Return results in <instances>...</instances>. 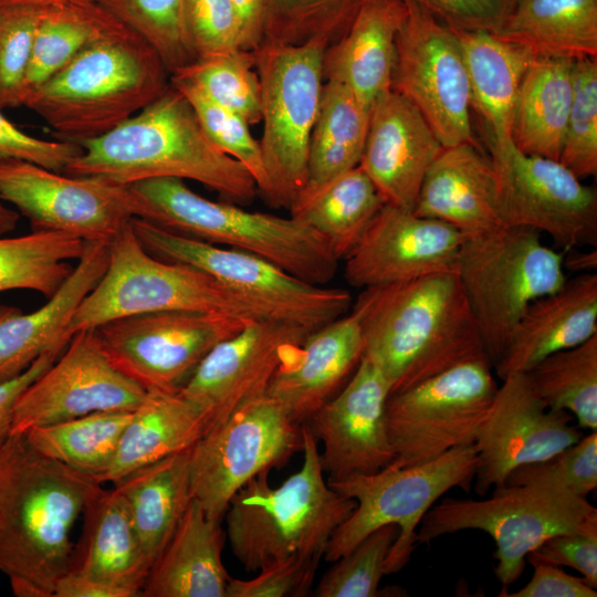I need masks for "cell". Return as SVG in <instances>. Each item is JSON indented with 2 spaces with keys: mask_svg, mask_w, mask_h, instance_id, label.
<instances>
[{
  "mask_svg": "<svg viewBox=\"0 0 597 597\" xmlns=\"http://www.w3.org/2000/svg\"><path fill=\"white\" fill-rule=\"evenodd\" d=\"M102 483L12 434L0 451V572L18 597H53L73 556L71 532Z\"/></svg>",
  "mask_w": 597,
  "mask_h": 597,
  "instance_id": "6da1fadb",
  "label": "cell"
},
{
  "mask_svg": "<svg viewBox=\"0 0 597 597\" xmlns=\"http://www.w3.org/2000/svg\"><path fill=\"white\" fill-rule=\"evenodd\" d=\"M350 312L390 394L486 357L455 271L362 289Z\"/></svg>",
  "mask_w": 597,
  "mask_h": 597,
  "instance_id": "7a4b0ae2",
  "label": "cell"
},
{
  "mask_svg": "<svg viewBox=\"0 0 597 597\" xmlns=\"http://www.w3.org/2000/svg\"><path fill=\"white\" fill-rule=\"evenodd\" d=\"M64 169L122 185L153 178L193 180L230 202L249 205L259 193L249 171L206 135L187 97L168 88L137 114L95 139Z\"/></svg>",
  "mask_w": 597,
  "mask_h": 597,
  "instance_id": "3957f363",
  "label": "cell"
},
{
  "mask_svg": "<svg viewBox=\"0 0 597 597\" xmlns=\"http://www.w3.org/2000/svg\"><path fill=\"white\" fill-rule=\"evenodd\" d=\"M170 74L157 52L125 27L84 49L24 98L63 140L95 139L161 95Z\"/></svg>",
  "mask_w": 597,
  "mask_h": 597,
  "instance_id": "277c9868",
  "label": "cell"
},
{
  "mask_svg": "<svg viewBox=\"0 0 597 597\" xmlns=\"http://www.w3.org/2000/svg\"><path fill=\"white\" fill-rule=\"evenodd\" d=\"M303 464L279 486L270 471L248 481L224 513L226 535L247 572H259L289 558L320 563L327 544L356 507L325 480L318 442L303 425Z\"/></svg>",
  "mask_w": 597,
  "mask_h": 597,
  "instance_id": "5b68a950",
  "label": "cell"
},
{
  "mask_svg": "<svg viewBox=\"0 0 597 597\" xmlns=\"http://www.w3.org/2000/svg\"><path fill=\"white\" fill-rule=\"evenodd\" d=\"M144 205L145 219L172 233L260 255L291 274L325 285L338 260L322 238L301 221L250 211L234 202L207 199L178 178L129 185Z\"/></svg>",
  "mask_w": 597,
  "mask_h": 597,
  "instance_id": "8992f818",
  "label": "cell"
},
{
  "mask_svg": "<svg viewBox=\"0 0 597 597\" xmlns=\"http://www.w3.org/2000/svg\"><path fill=\"white\" fill-rule=\"evenodd\" d=\"M455 273L492 367L526 307L567 280L563 253L547 247L540 232L509 224L465 238Z\"/></svg>",
  "mask_w": 597,
  "mask_h": 597,
  "instance_id": "52a82bcc",
  "label": "cell"
},
{
  "mask_svg": "<svg viewBox=\"0 0 597 597\" xmlns=\"http://www.w3.org/2000/svg\"><path fill=\"white\" fill-rule=\"evenodd\" d=\"M478 468L475 443L453 448L417 465L389 463L371 474H353L328 484L356 507L332 535L325 554L335 562L375 530L395 524L398 535L385 561V575L401 570L417 545L416 535L425 513L449 490L470 491Z\"/></svg>",
  "mask_w": 597,
  "mask_h": 597,
  "instance_id": "ba28073f",
  "label": "cell"
},
{
  "mask_svg": "<svg viewBox=\"0 0 597 597\" xmlns=\"http://www.w3.org/2000/svg\"><path fill=\"white\" fill-rule=\"evenodd\" d=\"M329 42H262L253 50L260 78L259 140L270 206L290 209L305 188L308 146L324 84L323 60Z\"/></svg>",
  "mask_w": 597,
  "mask_h": 597,
  "instance_id": "9c48e42d",
  "label": "cell"
},
{
  "mask_svg": "<svg viewBox=\"0 0 597 597\" xmlns=\"http://www.w3.org/2000/svg\"><path fill=\"white\" fill-rule=\"evenodd\" d=\"M167 311L262 320L250 304L206 272L149 253L130 221L109 243L107 268L75 311L69 333L73 336L116 318Z\"/></svg>",
  "mask_w": 597,
  "mask_h": 597,
  "instance_id": "30bf717a",
  "label": "cell"
},
{
  "mask_svg": "<svg viewBox=\"0 0 597 597\" xmlns=\"http://www.w3.org/2000/svg\"><path fill=\"white\" fill-rule=\"evenodd\" d=\"M597 509L554 483L501 484L482 501L444 499L423 515L417 544L464 530L488 533L496 549L495 577L504 591L522 575L526 556L546 538L580 527Z\"/></svg>",
  "mask_w": 597,
  "mask_h": 597,
  "instance_id": "8fae6325",
  "label": "cell"
},
{
  "mask_svg": "<svg viewBox=\"0 0 597 597\" xmlns=\"http://www.w3.org/2000/svg\"><path fill=\"white\" fill-rule=\"evenodd\" d=\"M132 227L149 253L206 272L262 320L315 331L352 307L348 291L306 282L251 252L179 235L142 218L132 219Z\"/></svg>",
  "mask_w": 597,
  "mask_h": 597,
  "instance_id": "7c38bea8",
  "label": "cell"
},
{
  "mask_svg": "<svg viewBox=\"0 0 597 597\" xmlns=\"http://www.w3.org/2000/svg\"><path fill=\"white\" fill-rule=\"evenodd\" d=\"M486 357L458 364L390 394L386 422L397 467L429 462L475 443L498 391Z\"/></svg>",
  "mask_w": 597,
  "mask_h": 597,
  "instance_id": "4fadbf2b",
  "label": "cell"
},
{
  "mask_svg": "<svg viewBox=\"0 0 597 597\" xmlns=\"http://www.w3.org/2000/svg\"><path fill=\"white\" fill-rule=\"evenodd\" d=\"M303 425L266 392L210 427L190 449L192 499L220 521L252 478L282 468L303 448Z\"/></svg>",
  "mask_w": 597,
  "mask_h": 597,
  "instance_id": "5bb4252c",
  "label": "cell"
},
{
  "mask_svg": "<svg viewBox=\"0 0 597 597\" xmlns=\"http://www.w3.org/2000/svg\"><path fill=\"white\" fill-rule=\"evenodd\" d=\"M0 195L32 231L111 243L144 205L130 186L104 177L70 176L17 159H0Z\"/></svg>",
  "mask_w": 597,
  "mask_h": 597,
  "instance_id": "9a60e30c",
  "label": "cell"
},
{
  "mask_svg": "<svg viewBox=\"0 0 597 597\" xmlns=\"http://www.w3.org/2000/svg\"><path fill=\"white\" fill-rule=\"evenodd\" d=\"M186 311L136 314L96 327L113 365L146 391L177 392L208 353L250 322Z\"/></svg>",
  "mask_w": 597,
  "mask_h": 597,
  "instance_id": "2e32d148",
  "label": "cell"
},
{
  "mask_svg": "<svg viewBox=\"0 0 597 597\" xmlns=\"http://www.w3.org/2000/svg\"><path fill=\"white\" fill-rule=\"evenodd\" d=\"M397 33L391 90L411 102L443 147L476 146L468 73L455 33L428 10L405 0Z\"/></svg>",
  "mask_w": 597,
  "mask_h": 597,
  "instance_id": "e0dca14e",
  "label": "cell"
},
{
  "mask_svg": "<svg viewBox=\"0 0 597 597\" xmlns=\"http://www.w3.org/2000/svg\"><path fill=\"white\" fill-rule=\"evenodd\" d=\"M504 224L547 234L569 250L597 244V195L559 160L515 146L491 150Z\"/></svg>",
  "mask_w": 597,
  "mask_h": 597,
  "instance_id": "ac0fdd59",
  "label": "cell"
},
{
  "mask_svg": "<svg viewBox=\"0 0 597 597\" xmlns=\"http://www.w3.org/2000/svg\"><path fill=\"white\" fill-rule=\"evenodd\" d=\"M146 395L113 365L96 329H82L18 398L12 434L96 411H134Z\"/></svg>",
  "mask_w": 597,
  "mask_h": 597,
  "instance_id": "d6986e66",
  "label": "cell"
},
{
  "mask_svg": "<svg viewBox=\"0 0 597 597\" xmlns=\"http://www.w3.org/2000/svg\"><path fill=\"white\" fill-rule=\"evenodd\" d=\"M475 440L476 493L504 483L516 468L545 461L575 444L583 433L565 410L548 408L526 373L502 379Z\"/></svg>",
  "mask_w": 597,
  "mask_h": 597,
  "instance_id": "ffe728a7",
  "label": "cell"
},
{
  "mask_svg": "<svg viewBox=\"0 0 597 597\" xmlns=\"http://www.w3.org/2000/svg\"><path fill=\"white\" fill-rule=\"evenodd\" d=\"M312 332L268 320L252 321L216 345L180 392L208 413L210 428L265 394L277 369Z\"/></svg>",
  "mask_w": 597,
  "mask_h": 597,
  "instance_id": "44dd1931",
  "label": "cell"
},
{
  "mask_svg": "<svg viewBox=\"0 0 597 597\" xmlns=\"http://www.w3.org/2000/svg\"><path fill=\"white\" fill-rule=\"evenodd\" d=\"M389 395L383 374L363 356L339 391L303 423L323 444L320 460L327 480L371 474L395 460L386 422Z\"/></svg>",
  "mask_w": 597,
  "mask_h": 597,
  "instance_id": "7402d4cb",
  "label": "cell"
},
{
  "mask_svg": "<svg viewBox=\"0 0 597 597\" xmlns=\"http://www.w3.org/2000/svg\"><path fill=\"white\" fill-rule=\"evenodd\" d=\"M464 240L446 222L386 203L344 259V276L365 289L452 272Z\"/></svg>",
  "mask_w": 597,
  "mask_h": 597,
  "instance_id": "603a6c76",
  "label": "cell"
},
{
  "mask_svg": "<svg viewBox=\"0 0 597 597\" xmlns=\"http://www.w3.org/2000/svg\"><path fill=\"white\" fill-rule=\"evenodd\" d=\"M442 148L418 108L390 88L370 107L359 166L387 205L412 211L423 177Z\"/></svg>",
  "mask_w": 597,
  "mask_h": 597,
  "instance_id": "cb8c5ba5",
  "label": "cell"
},
{
  "mask_svg": "<svg viewBox=\"0 0 597 597\" xmlns=\"http://www.w3.org/2000/svg\"><path fill=\"white\" fill-rule=\"evenodd\" d=\"M108 255V243L85 242L72 273L44 305L31 313L0 305V381L21 375L46 352L65 349L73 337L70 322L103 276Z\"/></svg>",
  "mask_w": 597,
  "mask_h": 597,
  "instance_id": "d4e9b609",
  "label": "cell"
},
{
  "mask_svg": "<svg viewBox=\"0 0 597 597\" xmlns=\"http://www.w3.org/2000/svg\"><path fill=\"white\" fill-rule=\"evenodd\" d=\"M363 356L362 329L350 312L310 333L265 392L303 425L347 383Z\"/></svg>",
  "mask_w": 597,
  "mask_h": 597,
  "instance_id": "484cf974",
  "label": "cell"
},
{
  "mask_svg": "<svg viewBox=\"0 0 597 597\" xmlns=\"http://www.w3.org/2000/svg\"><path fill=\"white\" fill-rule=\"evenodd\" d=\"M412 212L446 222L465 238L502 227L491 158L471 144L443 147L423 177Z\"/></svg>",
  "mask_w": 597,
  "mask_h": 597,
  "instance_id": "4316f807",
  "label": "cell"
},
{
  "mask_svg": "<svg viewBox=\"0 0 597 597\" xmlns=\"http://www.w3.org/2000/svg\"><path fill=\"white\" fill-rule=\"evenodd\" d=\"M597 335V273L577 274L534 300L517 321L493 366L500 379L527 373L548 355Z\"/></svg>",
  "mask_w": 597,
  "mask_h": 597,
  "instance_id": "83f0119b",
  "label": "cell"
},
{
  "mask_svg": "<svg viewBox=\"0 0 597 597\" xmlns=\"http://www.w3.org/2000/svg\"><path fill=\"white\" fill-rule=\"evenodd\" d=\"M406 13L405 0H363L346 30L325 50L324 81L342 83L371 107L391 88L396 38Z\"/></svg>",
  "mask_w": 597,
  "mask_h": 597,
  "instance_id": "f1b7e54d",
  "label": "cell"
},
{
  "mask_svg": "<svg viewBox=\"0 0 597 597\" xmlns=\"http://www.w3.org/2000/svg\"><path fill=\"white\" fill-rule=\"evenodd\" d=\"M224 532L191 500L171 538L151 565L142 597H226Z\"/></svg>",
  "mask_w": 597,
  "mask_h": 597,
  "instance_id": "f546056e",
  "label": "cell"
},
{
  "mask_svg": "<svg viewBox=\"0 0 597 597\" xmlns=\"http://www.w3.org/2000/svg\"><path fill=\"white\" fill-rule=\"evenodd\" d=\"M462 51L471 92L491 136V150L514 146L513 112L522 78L536 56L528 49L484 30L450 28Z\"/></svg>",
  "mask_w": 597,
  "mask_h": 597,
  "instance_id": "4dcf8cb0",
  "label": "cell"
},
{
  "mask_svg": "<svg viewBox=\"0 0 597 597\" xmlns=\"http://www.w3.org/2000/svg\"><path fill=\"white\" fill-rule=\"evenodd\" d=\"M82 515L83 532L69 570L129 589L142 597L151 564L122 494L116 488L102 489Z\"/></svg>",
  "mask_w": 597,
  "mask_h": 597,
  "instance_id": "1f68e13d",
  "label": "cell"
},
{
  "mask_svg": "<svg viewBox=\"0 0 597 597\" xmlns=\"http://www.w3.org/2000/svg\"><path fill=\"white\" fill-rule=\"evenodd\" d=\"M209 428L208 413L180 391H147L125 427L100 482L115 483L134 470L191 449Z\"/></svg>",
  "mask_w": 597,
  "mask_h": 597,
  "instance_id": "d6a6232c",
  "label": "cell"
},
{
  "mask_svg": "<svg viewBox=\"0 0 597 597\" xmlns=\"http://www.w3.org/2000/svg\"><path fill=\"white\" fill-rule=\"evenodd\" d=\"M113 484L153 565L192 500L190 449L138 468Z\"/></svg>",
  "mask_w": 597,
  "mask_h": 597,
  "instance_id": "836d02e7",
  "label": "cell"
},
{
  "mask_svg": "<svg viewBox=\"0 0 597 597\" xmlns=\"http://www.w3.org/2000/svg\"><path fill=\"white\" fill-rule=\"evenodd\" d=\"M574 61L535 56L515 101L512 139L522 153L559 160L573 97Z\"/></svg>",
  "mask_w": 597,
  "mask_h": 597,
  "instance_id": "e575fe53",
  "label": "cell"
},
{
  "mask_svg": "<svg viewBox=\"0 0 597 597\" xmlns=\"http://www.w3.org/2000/svg\"><path fill=\"white\" fill-rule=\"evenodd\" d=\"M495 34L536 56L597 57V0H514Z\"/></svg>",
  "mask_w": 597,
  "mask_h": 597,
  "instance_id": "d590c367",
  "label": "cell"
},
{
  "mask_svg": "<svg viewBox=\"0 0 597 597\" xmlns=\"http://www.w3.org/2000/svg\"><path fill=\"white\" fill-rule=\"evenodd\" d=\"M369 115L370 107L348 87L333 80L324 81L310 138L306 184L297 200L359 165Z\"/></svg>",
  "mask_w": 597,
  "mask_h": 597,
  "instance_id": "8d00e7d4",
  "label": "cell"
},
{
  "mask_svg": "<svg viewBox=\"0 0 597 597\" xmlns=\"http://www.w3.org/2000/svg\"><path fill=\"white\" fill-rule=\"evenodd\" d=\"M385 205L378 189L358 165L297 200L289 210L292 218L317 233L342 261Z\"/></svg>",
  "mask_w": 597,
  "mask_h": 597,
  "instance_id": "74e56055",
  "label": "cell"
},
{
  "mask_svg": "<svg viewBox=\"0 0 597 597\" xmlns=\"http://www.w3.org/2000/svg\"><path fill=\"white\" fill-rule=\"evenodd\" d=\"M125 27L98 2L44 8L25 74L24 98L84 49Z\"/></svg>",
  "mask_w": 597,
  "mask_h": 597,
  "instance_id": "f35d334b",
  "label": "cell"
},
{
  "mask_svg": "<svg viewBox=\"0 0 597 597\" xmlns=\"http://www.w3.org/2000/svg\"><path fill=\"white\" fill-rule=\"evenodd\" d=\"M132 413L133 411H96L66 421L34 427L23 434L42 455L100 482L113 462Z\"/></svg>",
  "mask_w": 597,
  "mask_h": 597,
  "instance_id": "ab89813d",
  "label": "cell"
},
{
  "mask_svg": "<svg viewBox=\"0 0 597 597\" xmlns=\"http://www.w3.org/2000/svg\"><path fill=\"white\" fill-rule=\"evenodd\" d=\"M85 248L80 238L32 231L20 237H0V292L31 290L51 297L70 276V260Z\"/></svg>",
  "mask_w": 597,
  "mask_h": 597,
  "instance_id": "60d3db41",
  "label": "cell"
},
{
  "mask_svg": "<svg viewBox=\"0 0 597 597\" xmlns=\"http://www.w3.org/2000/svg\"><path fill=\"white\" fill-rule=\"evenodd\" d=\"M526 374L548 408L565 410L579 428L597 431V335L548 355Z\"/></svg>",
  "mask_w": 597,
  "mask_h": 597,
  "instance_id": "b9f144b4",
  "label": "cell"
},
{
  "mask_svg": "<svg viewBox=\"0 0 597 597\" xmlns=\"http://www.w3.org/2000/svg\"><path fill=\"white\" fill-rule=\"evenodd\" d=\"M170 77L182 80L213 103L238 114L249 125L261 122L260 78L253 51L198 57Z\"/></svg>",
  "mask_w": 597,
  "mask_h": 597,
  "instance_id": "7bdbcfd3",
  "label": "cell"
},
{
  "mask_svg": "<svg viewBox=\"0 0 597 597\" xmlns=\"http://www.w3.org/2000/svg\"><path fill=\"white\" fill-rule=\"evenodd\" d=\"M98 3L143 38L169 74L197 60L186 25V0H100Z\"/></svg>",
  "mask_w": 597,
  "mask_h": 597,
  "instance_id": "ee69618b",
  "label": "cell"
},
{
  "mask_svg": "<svg viewBox=\"0 0 597 597\" xmlns=\"http://www.w3.org/2000/svg\"><path fill=\"white\" fill-rule=\"evenodd\" d=\"M363 0H268L262 42L298 44L346 30ZM261 42V43H262Z\"/></svg>",
  "mask_w": 597,
  "mask_h": 597,
  "instance_id": "f6af8a7d",
  "label": "cell"
},
{
  "mask_svg": "<svg viewBox=\"0 0 597 597\" xmlns=\"http://www.w3.org/2000/svg\"><path fill=\"white\" fill-rule=\"evenodd\" d=\"M559 161L579 179L597 172V59L574 61L573 97Z\"/></svg>",
  "mask_w": 597,
  "mask_h": 597,
  "instance_id": "bcb514c9",
  "label": "cell"
},
{
  "mask_svg": "<svg viewBox=\"0 0 597 597\" xmlns=\"http://www.w3.org/2000/svg\"><path fill=\"white\" fill-rule=\"evenodd\" d=\"M170 84L187 97L211 143L249 171L264 197L269 180L259 140L252 136L250 125L238 114L210 101L190 83L170 77Z\"/></svg>",
  "mask_w": 597,
  "mask_h": 597,
  "instance_id": "7dc6e473",
  "label": "cell"
},
{
  "mask_svg": "<svg viewBox=\"0 0 597 597\" xmlns=\"http://www.w3.org/2000/svg\"><path fill=\"white\" fill-rule=\"evenodd\" d=\"M398 535L395 524L384 525L336 559L315 589L317 597H377L385 561Z\"/></svg>",
  "mask_w": 597,
  "mask_h": 597,
  "instance_id": "c3c4849f",
  "label": "cell"
},
{
  "mask_svg": "<svg viewBox=\"0 0 597 597\" xmlns=\"http://www.w3.org/2000/svg\"><path fill=\"white\" fill-rule=\"evenodd\" d=\"M43 9L0 8V108L23 105L24 80Z\"/></svg>",
  "mask_w": 597,
  "mask_h": 597,
  "instance_id": "681fc988",
  "label": "cell"
},
{
  "mask_svg": "<svg viewBox=\"0 0 597 597\" xmlns=\"http://www.w3.org/2000/svg\"><path fill=\"white\" fill-rule=\"evenodd\" d=\"M554 483L573 494L587 498L597 488V431L541 462L514 469L503 484Z\"/></svg>",
  "mask_w": 597,
  "mask_h": 597,
  "instance_id": "f907efd6",
  "label": "cell"
},
{
  "mask_svg": "<svg viewBox=\"0 0 597 597\" xmlns=\"http://www.w3.org/2000/svg\"><path fill=\"white\" fill-rule=\"evenodd\" d=\"M186 25L197 59L241 49V23L231 0H186Z\"/></svg>",
  "mask_w": 597,
  "mask_h": 597,
  "instance_id": "816d5d0a",
  "label": "cell"
},
{
  "mask_svg": "<svg viewBox=\"0 0 597 597\" xmlns=\"http://www.w3.org/2000/svg\"><path fill=\"white\" fill-rule=\"evenodd\" d=\"M530 559L574 568L587 585L596 589L597 513L580 527L546 538L526 556V562Z\"/></svg>",
  "mask_w": 597,
  "mask_h": 597,
  "instance_id": "f5cc1de1",
  "label": "cell"
},
{
  "mask_svg": "<svg viewBox=\"0 0 597 597\" xmlns=\"http://www.w3.org/2000/svg\"><path fill=\"white\" fill-rule=\"evenodd\" d=\"M318 563L298 557L274 563L251 579L229 577L226 597L305 596Z\"/></svg>",
  "mask_w": 597,
  "mask_h": 597,
  "instance_id": "db71d44e",
  "label": "cell"
},
{
  "mask_svg": "<svg viewBox=\"0 0 597 597\" xmlns=\"http://www.w3.org/2000/svg\"><path fill=\"white\" fill-rule=\"evenodd\" d=\"M82 151V146L74 142L41 139L24 133L0 108V159L23 160L63 172Z\"/></svg>",
  "mask_w": 597,
  "mask_h": 597,
  "instance_id": "11a10c76",
  "label": "cell"
},
{
  "mask_svg": "<svg viewBox=\"0 0 597 597\" xmlns=\"http://www.w3.org/2000/svg\"><path fill=\"white\" fill-rule=\"evenodd\" d=\"M452 29L495 33L514 0H412Z\"/></svg>",
  "mask_w": 597,
  "mask_h": 597,
  "instance_id": "9f6ffc18",
  "label": "cell"
},
{
  "mask_svg": "<svg viewBox=\"0 0 597 597\" xmlns=\"http://www.w3.org/2000/svg\"><path fill=\"white\" fill-rule=\"evenodd\" d=\"M534 573L530 582L511 597H596L597 591L582 577L565 573L559 566L530 559Z\"/></svg>",
  "mask_w": 597,
  "mask_h": 597,
  "instance_id": "6f0895ef",
  "label": "cell"
},
{
  "mask_svg": "<svg viewBox=\"0 0 597 597\" xmlns=\"http://www.w3.org/2000/svg\"><path fill=\"white\" fill-rule=\"evenodd\" d=\"M62 352L50 350L41 355L24 373L0 381V451L12 434L13 411L23 390L48 369Z\"/></svg>",
  "mask_w": 597,
  "mask_h": 597,
  "instance_id": "680465c9",
  "label": "cell"
},
{
  "mask_svg": "<svg viewBox=\"0 0 597 597\" xmlns=\"http://www.w3.org/2000/svg\"><path fill=\"white\" fill-rule=\"evenodd\" d=\"M53 597H138L134 591L69 570L55 585Z\"/></svg>",
  "mask_w": 597,
  "mask_h": 597,
  "instance_id": "91938a15",
  "label": "cell"
},
{
  "mask_svg": "<svg viewBox=\"0 0 597 597\" xmlns=\"http://www.w3.org/2000/svg\"><path fill=\"white\" fill-rule=\"evenodd\" d=\"M239 15L242 40L241 49L255 50L263 39L268 0H231Z\"/></svg>",
  "mask_w": 597,
  "mask_h": 597,
  "instance_id": "94428289",
  "label": "cell"
},
{
  "mask_svg": "<svg viewBox=\"0 0 597 597\" xmlns=\"http://www.w3.org/2000/svg\"><path fill=\"white\" fill-rule=\"evenodd\" d=\"M580 248H573L563 254V268L568 272L583 274L594 273L597 269V251L594 248L589 251H582Z\"/></svg>",
  "mask_w": 597,
  "mask_h": 597,
  "instance_id": "6125c7cd",
  "label": "cell"
},
{
  "mask_svg": "<svg viewBox=\"0 0 597 597\" xmlns=\"http://www.w3.org/2000/svg\"><path fill=\"white\" fill-rule=\"evenodd\" d=\"M100 0H0V8L3 7H32V8H50L66 3L78 2H98Z\"/></svg>",
  "mask_w": 597,
  "mask_h": 597,
  "instance_id": "be15d7a7",
  "label": "cell"
},
{
  "mask_svg": "<svg viewBox=\"0 0 597 597\" xmlns=\"http://www.w3.org/2000/svg\"><path fill=\"white\" fill-rule=\"evenodd\" d=\"M0 195V237L12 232L19 222L20 213L6 205Z\"/></svg>",
  "mask_w": 597,
  "mask_h": 597,
  "instance_id": "e7e4bbea",
  "label": "cell"
}]
</instances>
